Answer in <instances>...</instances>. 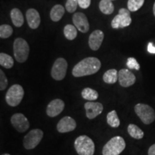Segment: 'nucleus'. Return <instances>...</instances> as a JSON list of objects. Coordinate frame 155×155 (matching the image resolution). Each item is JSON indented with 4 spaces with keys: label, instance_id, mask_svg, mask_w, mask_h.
Wrapping results in <instances>:
<instances>
[{
    "label": "nucleus",
    "instance_id": "9",
    "mask_svg": "<svg viewBox=\"0 0 155 155\" xmlns=\"http://www.w3.org/2000/svg\"><path fill=\"white\" fill-rule=\"evenodd\" d=\"M68 63L63 58H59L53 63L51 69V76L55 81H62L65 77Z\"/></svg>",
    "mask_w": 155,
    "mask_h": 155
},
{
    "label": "nucleus",
    "instance_id": "35",
    "mask_svg": "<svg viewBox=\"0 0 155 155\" xmlns=\"http://www.w3.org/2000/svg\"><path fill=\"white\" fill-rule=\"evenodd\" d=\"M153 12H154V17H155V2L154 4V7H153Z\"/></svg>",
    "mask_w": 155,
    "mask_h": 155
},
{
    "label": "nucleus",
    "instance_id": "29",
    "mask_svg": "<svg viewBox=\"0 0 155 155\" xmlns=\"http://www.w3.org/2000/svg\"><path fill=\"white\" fill-rule=\"evenodd\" d=\"M78 1V0H67L65 3V9L70 13H73L76 10Z\"/></svg>",
    "mask_w": 155,
    "mask_h": 155
},
{
    "label": "nucleus",
    "instance_id": "11",
    "mask_svg": "<svg viewBox=\"0 0 155 155\" xmlns=\"http://www.w3.org/2000/svg\"><path fill=\"white\" fill-rule=\"evenodd\" d=\"M118 80L122 87L127 88L134 85L136 82V76L128 69H121L118 73Z\"/></svg>",
    "mask_w": 155,
    "mask_h": 155
},
{
    "label": "nucleus",
    "instance_id": "14",
    "mask_svg": "<svg viewBox=\"0 0 155 155\" xmlns=\"http://www.w3.org/2000/svg\"><path fill=\"white\" fill-rule=\"evenodd\" d=\"M86 116L89 119H94L103 112L104 106L99 102L88 101L84 104Z\"/></svg>",
    "mask_w": 155,
    "mask_h": 155
},
{
    "label": "nucleus",
    "instance_id": "20",
    "mask_svg": "<svg viewBox=\"0 0 155 155\" xmlns=\"http://www.w3.org/2000/svg\"><path fill=\"white\" fill-rule=\"evenodd\" d=\"M118 73L116 69L108 70L103 75V80L108 84H114L118 81Z\"/></svg>",
    "mask_w": 155,
    "mask_h": 155
},
{
    "label": "nucleus",
    "instance_id": "13",
    "mask_svg": "<svg viewBox=\"0 0 155 155\" xmlns=\"http://www.w3.org/2000/svg\"><path fill=\"white\" fill-rule=\"evenodd\" d=\"M65 108V103L60 98L51 101L47 106L46 113L50 117H55L61 114Z\"/></svg>",
    "mask_w": 155,
    "mask_h": 155
},
{
    "label": "nucleus",
    "instance_id": "4",
    "mask_svg": "<svg viewBox=\"0 0 155 155\" xmlns=\"http://www.w3.org/2000/svg\"><path fill=\"white\" fill-rule=\"evenodd\" d=\"M14 56L18 63H23L28 60L30 53V46L24 39L18 38L15 39L13 44Z\"/></svg>",
    "mask_w": 155,
    "mask_h": 155
},
{
    "label": "nucleus",
    "instance_id": "2",
    "mask_svg": "<svg viewBox=\"0 0 155 155\" xmlns=\"http://www.w3.org/2000/svg\"><path fill=\"white\" fill-rule=\"evenodd\" d=\"M74 147L78 155H94L95 144L94 141L86 135L79 136L75 139Z\"/></svg>",
    "mask_w": 155,
    "mask_h": 155
},
{
    "label": "nucleus",
    "instance_id": "12",
    "mask_svg": "<svg viewBox=\"0 0 155 155\" xmlns=\"http://www.w3.org/2000/svg\"><path fill=\"white\" fill-rule=\"evenodd\" d=\"M77 127L76 121L71 116H64L57 124V130L60 133H67L74 131Z\"/></svg>",
    "mask_w": 155,
    "mask_h": 155
},
{
    "label": "nucleus",
    "instance_id": "6",
    "mask_svg": "<svg viewBox=\"0 0 155 155\" xmlns=\"http://www.w3.org/2000/svg\"><path fill=\"white\" fill-rule=\"evenodd\" d=\"M134 111L144 124H150L155 120V111L150 106L144 104H137Z\"/></svg>",
    "mask_w": 155,
    "mask_h": 155
},
{
    "label": "nucleus",
    "instance_id": "7",
    "mask_svg": "<svg viewBox=\"0 0 155 155\" xmlns=\"http://www.w3.org/2000/svg\"><path fill=\"white\" fill-rule=\"evenodd\" d=\"M43 131L40 129H35L31 130L28 134L25 136L23 145L26 150L35 149L43 138Z\"/></svg>",
    "mask_w": 155,
    "mask_h": 155
},
{
    "label": "nucleus",
    "instance_id": "36",
    "mask_svg": "<svg viewBox=\"0 0 155 155\" xmlns=\"http://www.w3.org/2000/svg\"><path fill=\"white\" fill-rule=\"evenodd\" d=\"M2 155H11V154H2Z\"/></svg>",
    "mask_w": 155,
    "mask_h": 155
},
{
    "label": "nucleus",
    "instance_id": "3",
    "mask_svg": "<svg viewBox=\"0 0 155 155\" xmlns=\"http://www.w3.org/2000/svg\"><path fill=\"white\" fill-rule=\"evenodd\" d=\"M126 142L124 138L116 136L111 138L104 145L102 150L103 155H119L125 150Z\"/></svg>",
    "mask_w": 155,
    "mask_h": 155
},
{
    "label": "nucleus",
    "instance_id": "24",
    "mask_svg": "<svg viewBox=\"0 0 155 155\" xmlns=\"http://www.w3.org/2000/svg\"><path fill=\"white\" fill-rule=\"evenodd\" d=\"M81 96L84 99L88 100L89 101H96L98 98V92L91 88H86L83 89L81 92Z\"/></svg>",
    "mask_w": 155,
    "mask_h": 155
},
{
    "label": "nucleus",
    "instance_id": "27",
    "mask_svg": "<svg viewBox=\"0 0 155 155\" xmlns=\"http://www.w3.org/2000/svg\"><path fill=\"white\" fill-rule=\"evenodd\" d=\"M144 0H128L127 7L130 12L138 11L142 7Z\"/></svg>",
    "mask_w": 155,
    "mask_h": 155
},
{
    "label": "nucleus",
    "instance_id": "18",
    "mask_svg": "<svg viewBox=\"0 0 155 155\" xmlns=\"http://www.w3.org/2000/svg\"><path fill=\"white\" fill-rule=\"evenodd\" d=\"M10 17L13 25L17 28H20L24 24V17L22 12L17 8L12 9L10 12Z\"/></svg>",
    "mask_w": 155,
    "mask_h": 155
},
{
    "label": "nucleus",
    "instance_id": "1",
    "mask_svg": "<svg viewBox=\"0 0 155 155\" xmlns=\"http://www.w3.org/2000/svg\"><path fill=\"white\" fill-rule=\"evenodd\" d=\"M101 67V63L98 58L88 57L78 63L73 68L72 74L74 77L79 78L95 74Z\"/></svg>",
    "mask_w": 155,
    "mask_h": 155
},
{
    "label": "nucleus",
    "instance_id": "21",
    "mask_svg": "<svg viewBox=\"0 0 155 155\" xmlns=\"http://www.w3.org/2000/svg\"><path fill=\"white\" fill-rule=\"evenodd\" d=\"M99 9L105 15H111L114 11V5L111 0H101Z\"/></svg>",
    "mask_w": 155,
    "mask_h": 155
},
{
    "label": "nucleus",
    "instance_id": "31",
    "mask_svg": "<svg viewBox=\"0 0 155 155\" xmlns=\"http://www.w3.org/2000/svg\"><path fill=\"white\" fill-rule=\"evenodd\" d=\"M127 65L129 69H135L137 71H139V68H140V65H139L138 62L134 58H128Z\"/></svg>",
    "mask_w": 155,
    "mask_h": 155
},
{
    "label": "nucleus",
    "instance_id": "10",
    "mask_svg": "<svg viewBox=\"0 0 155 155\" xmlns=\"http://www.w3.org/2000/svg\"><path fill=\"white\" fill-rule=\"evenodd\" d=\"M10 121L12 125L18 132H25L30 128V122L24 114L20 113L15 114L12 116Z\"/></svg>",
    "mask_w": 155,
    "mask_h": 155
},
{
    "label": "nucleus",
    "instance_id": "19",
    "mask_svg": "<svg viewBox=\"0 0 155 155\" xmlns=\"http://www.w3.org/2000/svg\"><path fill=\"white\" fill-rule=\"evenodd\" d=\"M64 13H65V8L61 5H56L54 6L50 11V19L53 22H58L62 19Z\"/></svg>",
    "mask_w": 155,
    "mask_h": 155
},
{
    "label": "nucleus",
    "instance_id": "16",
    "mask_svg": "<svg viewBox=\"0 0 155 155\" xmlns=\"http://www.w3.org/2000/svg\"><path fill=\"white\" fill-rule=\"evenodd\" d=\"M104 38V34L101 30H96L90 35L88 38L89 47L93 50L96 51L99 49Z\"/></svg>",
    "mask_w": 155,
    "mask_h": 155
},
{
    "label": "nucleus",
    "instance_id": "30",
    "mask_svg": "<svg viewBox=\"0 0 155 155\" xmlns=\"http://www.w3.org/2000/svg\"><path fill=\"white\" fill-rule=\"evenodd\" d=\"M8 86V80L2 70H0V91L5 90Z\"/></svg>",
    "mask_w": 155,
    "mask_h": 155
},
{
    "label": "nucleus",
    "instance_id": "8",
    "mask_svg": "<svg viewBox=\"0 0 155 155\" xmlns=\"http://www.w3.org/2000/svg\"><path fill=\"white\" fill-rule=\"evenodd\" d=\"M131 23L130 11L128 9L121 8L119 9V14L116 15L111 21V27L114 29L123 28L129 26Z\"/></svg>",
    "mask_w": 155,
    "mask_h": 155
},
{
    "label": "nucleus",
    "instance_id": "17",
    "mask_svg": "<svg viewBox=\"0 0 155 155\" xmlns=\"http://www.w3.org/2000/svg\"><path fill=\"white\" fill-rule=\"evenodd\" d=\"M26 18L30 28L35 30L40 26L41 19H40V14L36 9H29L26 12Z\"/></svg>",
    "mask_w": 155,
    "mask_h": 155
},
{
    "label": "nucleus",
    "instance_id": "15",
    "mask_svg": "<svg viewBox=\"0 0 155 155\" xmlns=\"http://www.w3.org/2000/svg\"><path fill=\"white\" fill-rule=\"evenodd\" d=\"M73 22L78 30L83 33L89 30V22L86 15L82 12L75 13L73 16Z\"/></svg>",
    "mask_w": 155,
    "mask_h": 155
},
{
    "label": "nucleus",
    "instance_id": "22",
    "mask_svg": "<svg viewBox=\"0 0 155 155\" xmlns=\"http://www.w3.org/2000/svg\"><path fill=\"white\" fill-rule=\"evenodd\" d=\"M127 130L129 134L134 139H141L144 137V131L141 130V129H139L137 125L131 124L128 126Z\"/></svg>",
    "mask_w": 155,
    "mask_h": 155
},
{
    "label": "nucleus",
    "instance_id": "5",
    "mask_svg": "<svg viewBox=\"0 0 155 155\" xmlns=\"http://www.w3.org/2000/svg\"><path fill=\"white\" fill-rule=\"evenodd\" d=\"M25 95L24 89L20 85L15 84L12 86L6 94L5 99L9 106L15 107L22 101Z\"/></svg>",
    "mask_w": 155,
    "mask_h": 155
},
{
    "label": "nucleus",
    "instance_id": "26",
    "mask_svg": "<svg viewBox=\"0 0 155 155\" xmlns=\"http://www.w3.org/2000/svg\"><path fill=\"white\" fill-rule=\"evenodd\" d=\"M64 35L68 40H73L77 37V28L75 25H67L64 28Z\"/></svg>",
    "mask_w": 155,
    "mask_h": 155
},
{
    "label": "nucleus",
    "instance_id": "34",
    "mask_svg": "<svg viewBox=\"0 0 155 155\" xmlns=\"http://www.w3.org/2000/svg\"><path fill=\"white\" fill-rule=\"evenodd\" d=\"M148 155H155V144L150 147L148 150Z\"/></svg>",
    "mask_w": 155,
    "mask_h": 155
},
{
    "label": "nucleus",
    "instance_id": "23",
    "mask_svg": "<svg viewBox=\"0 0 155 155\" xmlns=\"http://www.w3.org/2000/svg\"><path fill=\"white\" fill-rule=\"evenodd\" d=\"M106 121L110 127L113 128H117L120 126V120L118 117V114L116 111L113 110L110 111L106 116Z\"/></svg>",
    "mask_w": 155,
    "mask_h": 155
},
{
    "label": "nucleus",
    "instance_id": "37",
    "mask_svg": "<svg viewBox=\"0 0 155 155\" xmlns=\"http://www.w3.org/2000/svg\"><path fill=\"white\" fill-rule=\"evenodd\" d=\"M111 1H113V0H111Z\"/></svg>",
    "mask_w": 155,
    "mask_h": 155
},
{
    "label": "nucleus",
    "instance_id": "25",
    "mask_svg": "<svg viewBox=\"0 0 155 155\" xmlns=\"http://www.w3.org/2000/svg\"><path fill=\"white\" fill-rule=\"evenodd\" d=\"M0 65L5 68H12L14 65V60L10 55L6 53H0Z\"/></svg>",
    "mask_w": 155,
    "mask_h": 155
},
{
    "label": "nucleus",
    "instance_id": "32",
    "mask_svg": "<svg viewBox=\"0 0 155 155\" xmlns=\"http://www.w3.org/2000/svg\"><path fill=\"white\" fill-rule=\"evenodd\" d=\"M78 5L82 9H87L91 5V0H78Z\"/></svg>",
    "mask_w": 155,
    "mask_h": 155
},
{
    "label": "nucleus",
    "instance_id": "33",
    "mask_svg": "<svg viewBox=\"0 0 155 155\" xmlns=\"http://www.w3.org/2000/svg\"><path fill=\"white\" fill-rule=\"evenodd\" d=\"M147 50H148V52L150 53L155 54V47L153 45L152 42H150L148 44V47H147Z\"/></svg>",
    "mask_w": 155,
    "mask_h": 155
},
{
    "label": "nucleus",
    "instance_id": "28",
    "mask_svg": "<svg viewBox=\"0 0 155 155\" xmlns=\"http://www.w3.org/2000/svg\"><path fill=\"white\" fill-rule=\"evenodd\" d=\"M13 33V29L9 25H2L0 26V38H9Z\"/></svg>",
    "mask_w": 155,
    "mask_h": 155
}]
</instances>
